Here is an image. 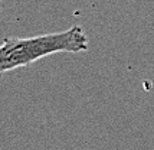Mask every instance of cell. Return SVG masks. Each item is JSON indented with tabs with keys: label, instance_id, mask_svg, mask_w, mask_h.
Masks as SVG:
<instances>
[{
	"label": "cell",
	"instance_id": "obj_1",
	"mask_svg": "<svg viewBox=\"0 0 154 150\" xmlns=\"http://www.w3.org/2000/svg\"><path fill=\"white\" fill-rule=\"evenodd\" d=\"M88 46L87 33L78 25L56 33L32 38H6L0 43V75L7 71L29 67L49 55L85 52Z\"/></svg>",
	"mask_w": 154,
	"mask_h": 150
}]
</instances>
